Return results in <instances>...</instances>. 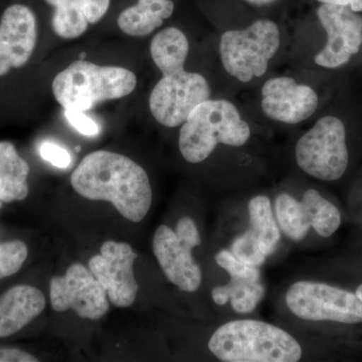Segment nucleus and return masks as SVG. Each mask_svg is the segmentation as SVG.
I'll list each match as a JSON object with an SVG mask.
<instances>
[{"label":"nucleus","instance_id":"1","mask_svg":"<svg viewBox=\"0 0 362 362\" xmlns=\"http://www.w3.org/2000/svg\"><path fill=\"white\" fill-rule=\"evenodd\" d=\"M71 187L90 201L109 202L133 223L144 220L152 189L144 168L129 157L99 150L84 157L71 176Z\"/></svg>","mask_w":362,"mask_h":362},{"label":"nucleus","instance_id":"2","mask_svg":"<svg viewBox=\"0 0 362 362\" xmlns=\"http://www.w3.org/2000/svg\"><path fill=\"white\" fill-rule=\"evenodd\" d=\"M209 349L223 362H296L302 357L301 345L287 331L249 319L221 325Z\"/></svg>","mask_w":362,"mask_h":362},{"label":"nucleus","instance_id":"3","mask_svg":"<svg viewBox=\"0 0 362 362\" xmlns=\"http://www.w3.org/2000/svg\"><path fill=\"white\" fill-rule=\"evenodd\" d=\"M251 137V128L237 107L228 100H206L187 117L180 132V153L189 163H201L218 144L242 147Z\"/></svg>","mask_w":362,"mask_h":362},{"label":"nucleus","instance_id":"4","mask_svg":"<svg viewBox=\"0 0 362 362\" xmlns=\"http://www.w3.org/2000/svg\"><path fill=\"white\" fill-rule=\"evenodd\" d=\"M136 86L137 78L128 69L78 59L56 76L52 93L64 109L86 112L101 102L128 96Z\"/></svg>","mask_w":362,"mask_h":362},{"label":"nucleus","instance_id":"5","mask_svg":"<svg viewBox=\"0 0 362 362\" xmlns=\"http://www.w3.org/2000/svg\"><path fill=\"white\" fill-rule=\"evenodd\" d=\"M278 25L270 20L254 21L243 30H228L221 37V63L228 75L240 82L265 75L280 47Z\"/></svg>","mask_w":362,"mask_h":362},{"label":"nucleus","instance_id":"6","mask_svg":"<svg viewBox=\"0 0 362 362\" xmlns=\"http://www.w3.org/2000/svg\"><path fill=\"white\" fill-rule=\"evenodd\" d=\"M295 156L306 175L323 181L340 180L349 161L344 124L334 116L319 119L298 140Z\"/></svg>","mask_w":362,"mask_h":362},{"label":"nucleus","instance_id":"7","mask_svg":"<svg viewBox=\"0 0 362 362\" xmlns=\"http://www.w3.org/2000/svg\"><path fill=\"white\" fill-rule=\"evenodd\" d=\"M202 244V238L192 218L185 216L175 230L165 225L157 228L152 249L166 278L181 291H197L202 282L201 267L192 251Z\"/></svg>","mask_w":362,"mask_h":362},{"label":"nucleus","instance_id":"8","mask_svg":"<svg viewBox=\"0 0 362 362\" xmlns=\"http://www.w3.org/2000/svg\"><path fill=\"white\" fill-rule=\"evenodd\" d=\"M286 304L295 316L303 320L362 322V302L356 293L324 283H294L286 293Z\"/></svg>","mask_w":362,"mask_h":362},{"label":"nucleus","instance_id":"9","mask_svg":"<svg viewBox=\"0 0 362 362\" xmlns=\"http://www.w3.org/2000/svg\"><path fill=\"white\" fill-rule=\"evenodd\" d=\"M211 90L201 74L182 70L163 75L149 98L154 119L168 128L182 125L195 107L211 99Z\"/></svg>","mask_w":362,"mask_h":362},{"label":"nucleus","instance_id":"10","mask_svg":"<svg viewBox=\"0 0 362 362\" xmlns=\"http://www.w3.org/2000/svg\"><path fill=\"white\" fill-rule=\"evenodd\" d=\"M49 297L54 311L71 309L81 318L90 320L102 318L110 309L103 286L80 263L69 267L65 275L52 279Z\"/></svg>","mask_w":362,"mask_h":362},{"label":"nucleus","instance_id":"11","mask_svg":"<svg viewBox=\"0 0 362 362\" xmlns=\"http://www.w3.org/2000/svg\"><path fill=\"white\" fill-rule=\"evenodd\" d=\"M317 16L327 33L325 47L315 56L317 65L337 69L358 54L362 45V18L349 7L322 4Z\"/></svg>","mask_w":362,"mask_h":362},{"label":"nucleus","instance_id":"12","mask_svg":"<svg viewBox=\"0 0 362 362\" xmlns=\"http://www.w3.org/2000/svg\"><path fill=\"white\" fill-rule=\"evenodd\" d=\"M137 255L126 243H105L99 255L90 258L89 268L103 286L114 306L127 308L134 303L138 284L134 275Z\"/></svg>","mask_w":362,"mask_h":362},{"label":"nucleus","instance_id":"13","mask_svg":"<svg viewBox=\"0 0 362 362\" xmlns=\"http://www.w3.org/2000/svg\"><path fill=\"white\" fill-rule=\"evenodd\" d=\"M318 103L315 90L291 77L272 78L262 88V110L278 122H303L315 113Z\"/></svg>","mask_w":362,"mask_h":362},{"label":"nucleus","instance_id":"14","mask_svg":"<svg viewBox=\"0 0 362 362\" xmlns=\"http://www.w3.org/2000/svg\"><path fill=\"white\" fill-rule=\"evenodd\" d=\"M37 40V18L30 7H7L0 21V77L32 58Z\"/></svg>","mask_w":362,"mask_h":362},{"label":"nucleus","instance_id":"15","mask_svg":"<svg viewBox=\"0 0 362 362\" xmlns=\"http://www.w3.org/2000/svg\"><path fill=\"white\" fill-rule=\"evenodd\" d=\"M45 308V298L37 288L18 285L0 297V338L23 329Z\"/></svg>","mask_w":362,"mask_h":362},{"label":"nucleus","instance_id":"16","mask_svg":"<svg viewBox=\"0 0 362 362\" xmlns=\"http://www.w3.org/2000/svg\"><path fill=\"white\" fill-rule=\"evenodd\" d=\"M173 0H138L137 4L128 7L119 16V28L130 37L149 35L173 16Z\"/></svg>","mask_w":362,"mask_h":362},{"label":"nucleus","instance_id":"17","mask_svg":"<svg viewBox=\"0 0 362 362\" xmlns=\"http://www.w3.org/2000/svg\"><path fill=\"white\" fill-rule=\"evenodd\" d=\"M30 166L13 143L0 142V201H23L28 194Z\"/></svg>","mask_w":362,"mask_h":362},{"label":"nucleus","instance_id":"18","mask_svg":"<svg viewBox=\"0 0 362 362\" xmlns=\"http://www.w3.org/2000/svg\"><path fill=\"white\" fill-rule=\"evenodd\" d=\"M189 44L180 28H166L157 33L150 45V54L162 75L185 70Z\"/></svg>","mask_w":362,"mask_h":362},{"label":"nucleus","instance_id":"19","mask_svg":"<svg viewBox=\"0 0 362 362\" xmlns=\"http://www.w3.org/2000/svg\"><path fill=\"white\" fill-rule=\"evenodd\" d=\"M265 294V286L259 280L247 278H230L228 284L214 287L211 291L214 303L223 306L230 302L233 310L240 314L254 311Z\"/></svg>","mask_w":362,"mask_h":362},{"label":"nucleus","instance_id":"20","mask_svg":"<svg viewBox=\"0 0 362 362\" xmlns=\"http://www.w3.org/2000/svg\"><path fill=\"white\" fill-rule=\"evenodd\" d=\"M251 228L258 237L267 257L275 252L281 239L280 228L274 218L270 199L265 195L252 197L247 206Z\"/></svg>","mask_w":362,"mask_h":362},{"label":"nucleus","instance_id":"21","mask_svg":"<svg viewBox=\"0 0 362 362\" xmlns=\"http://www.w3.org/2000/svg\"><path fill=\"white\" fill-rule=\"evenodd\" d=\"M278 225L290 240H301L306 238L311 228L310 218L301 202L288 194L279 195L275 202Z\"/></svg>","mask_w":362,"mask_h":362},{"label":"nucleus","instance_id":"22","mask_svg":"<svg viewBox=\"0 0 362 362\" xmlns=\"http://www.w3.org/2000/svg\"><path fill=\"white\" fill-rule=\"evenodd\" d=\"M301 202L310 218L311 228L320 237H330L339 228L341 225L340 211L317 190H306Z\"/></svg>","mask_w":362,"mask_h":362},{"label":"nucleus","instance_id":"23","mask_svg":"<svg viewBox=\"0 0 362 362\" xmlns=\"http://www.w3.org/2000/svg\"><path fill=\"white\" fill-rule=\"evenodd\" d=\"M52 28L54 32L63 39L71 40L81 37L87 30V18L78 6L68 4H56Z\"/></svg>","mask_w":362,"mask_h":362},{"label":"nucleus","instance_id":"24","mask_svg":"<svg viewBox=\"0 0 362 362\" xmlns=\"http://www.w3.org/2000/svg\"><path fill=\"white\" fill-rule=\"evenodd\" d=\"M230 251L240 261L258 268L265 263L267 258L259 245L258 237L252 228L233 240Z\"/></svg>","mask_w":362,"mask_h":362},{"label":"nucleus","instance_id":"25","mask_svg":"<svg viewBox=\"0 0 362 362\" xmlns=\"http://www.w3.org/2000/svg\"><path fill=\"white\" fill-rule=\"evenodd\" d=\"M28 247L21 240L0 244V280L18 273L28 258Z\"/></svg>","mask_w":362,"mask_h":362},{"label":"nucleus","instance_id":"26","mask_svg":"<svg viewBox=\"0 0 362 362\" xmlns=\"http://www.w3.org/2000/svg\"><path fill=\"white\" fill-rule=\"evenodd\" d=\"M216 262L221 268L228 272L230 278H247L259 280V270L258 267L247 265L240 261L232 252L223 250L216 255Z\"/></svg>","mask_w":362,"mask_h":362},{"label":"nucleus","instance_id":"27","mask_svg":"<svg viewBox=\"0 0 362 362\" xmlns=\"http://www.w3.org/2000/svg\"><path fill=\"white\" fill-rule=\"evenodd\" d=\"M40 154L44 160L49 162L58 168H69L71 162V154L61 145L52 141H45L40 144Z\"/></svg>","mask_w":362,"mask_h":362},{"label":"nucleus","instance_id":"28","mask_svg":"<svg viewBox=\"0 0 362 362\" xmlns=\"http://www.w3.org/2000/svg\"><path fill=\"white\" fill-rule=\"evenodd\" d=\"M65 117L69 123L81 134L95 136L99 133L97 123L89 116L86 115L85 112L76 109H65Z\"/></svg>","mask_w":362,"mask_h":362},{"label":"nucleus","instance_id":"29","mask_svg":"<svg viewBox=\"0 0 362 362\" xmlns=\"http://www.w3.org/2000/svg\"><path fill=\"white\" fill-rule=\"evenodd\" d=\"M110 6V0H82L83 13L88 23H97L104 18Z\"/></svg>","mask_w":362,"mask_h":362},{"label":"nucleus","instance_id":"30","mask_svg":"<svg viewBox=\"0 0 362 362\" xmlns=\"http://www.w3.org/2000/svg\"><path fill=\"white\" fill-rule=\"evenodd\" d=\"M39 358L18 349H0V362H37Z\"/></svg>","mask_w":362,"mask_h":362},{"label":"nucleus","instance_id":"31","mask_svg":"<svg viewBox=\"0 0 362 362\" xmlns=\"http://www.w3.org/2000/svg\"><path fill=\"white\" fill-rule=\"evenodd\" d=\"M317 1L321 2V4L346 6L356 13H362V0H317Z\"/></svg>","mask_w":362,"mask_h":362},{"label":"nucleus","instance_id":"32","mask_svg":"<svg viewBox=\"0 0 362 362\" xmlns=\"http://www.w3.org/2000/svg\"><path fill=\"white\" fill-rule=\"evenodd\" d=\"M245 1H247V4H252V6H265L275 4L278 0H245Z\"/></svg>","mask_w":362,"mask_h":362},{"label":"nucleus","instance_id":"33","mask_svg":"<svg viewBox=\"0 0 362 362\" xmlns=\"http://www.w3.org/2000/svg\"><path fill=\"white\" fill-rule=\"evenodd\" d=\"M356 296L361 299V301L362 302V283L361 285L358 286V288L356 289Z\"/></svg>","mask_w":362,"mask_h":362},{"label":"nucleus","instance_id":"34","mask_svg":"<svg viewBox=\"0 0 362 362\" xmlns=\"http://www.w3.org/2000/svg\"><path fill=\"white\" fill-rule=\"evenodd\" d=\"M1 202H1V201H0V207H1V206H2Z\"/></svg>","mask_w":362,"mask_h":362}]
</instances>
